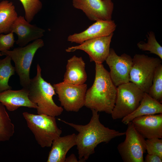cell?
Listing matches in <instances>:
<instances>
[{
  "label": "cell",
  "mask_w": 162,
  "mask_h": 162,
  "mask_svg": "<svg viewBox=\"0 0 162 162\" xmlns=\"http://www.w3.org/2000/svg\"><path fill=\"white\" fill-rule=\"evenodd\" d=\"M146 150L148 154H155L162 158V139L154 138L146 140Z\"/></svg>",
  "instance_id": "26"
},
{
  "label": "cell",
  "mask_w": 162,
  "mask_h": 162,
  "mask_svg": "<svg viewBox=\"0 0 162 162\" xmlns=\"http://www.w3.org/2000/svg\"><path fill=\"white\" fill-rule=\"evenodd\" d=\"M53 86L61 106L66 111L77 112L84 106L87 84L75 85L63 81Z\"/></svg>",
  "instance_id": "9"
},
{
  "label": "cell",
  "mask_w": 162,
  "mask_h": 162,
  "mask_svg": "<svg viewBox=\"0 0 162 162\" xmlns=\"http://www.w3.org/2000/svg\"><path fill=\"white\" fill-rule=\"evenodd\" d=\"M131 122L136 130L145 139H162V113L139 116Z\"/></svg>",
  "instance_id": "15"
},
{
  "label": "cell",
  "mask_w": 162,
  "mask_h": 162,
  "mask_svg": "<svg viewBox=\"0 0 162 162\" xmlns=\"http://www.w3.org/2000/svg\"><path fill=\"white\" fill-rule=\"evenodd\" d=\"M92 115L89 122L85 125L77 124L58 119V120L74 128L76 135V145L79 162L85 161L94 153L95 148L101 142L108 143L112 139L125 134L110 129L102 124L99 115L96 111L92 110Z\"/></svg>",
  "instance_id": "1"
},
{
  "label": "cell",
  "mask_w": 162,
  "mask_h": 162,
  "mask_svg": "<svg viewBox=\"0 0 162 162\" xmlns=\"http://www.w3.org/2000/svg\"><path fill=\"white\" fill-rule=\"evenodd\" d=\"M11 60L9 56L0 59V93L12 88L8 84V82L10 77L15 74V70Z\"/></svg>",
  "instance_id": "22"
},
{
  "label": "cell",
  "mask_w": 162,
  "mask_h": 162,
  "mask_svg": "<svg viewBox=\"0 0 162 162\" xmlns=\"http://www.w3.org/2000/svg\"><path fill=\"white\" fill-rule=\"evenodd\" d=\"M25 11V18L30 23L41 10L43 5L40 0H19Z\"/></svg>",
  "instance_id": "25"
},
{
  "label": "cell",
  "mask_w": 162,
  "mask_h": 162,
  "mask_svg": "<svg viewBox=\"0 0 162 162\" xmlns=\"http://www.w3.org/2000/svg\"><path fill=\"white\" fill-rule=\"evenodd\" d=\"M105 61L110 69V78L116 87L130 82V73L133 61L130 55L124 53L119 56L113 49L110 48Z\"/></svg>",
  "instance_id": "10"
},
{
  "label": "cell",
  "mask_w": 162,
  "mask_h": 162,
  "mask_svg": "<svg viewBox=\"0 0 162 162\" xmlns=\"http://www.w3.org/2000/svg\"><path fill=\"white\" fill-rule=\"evenodd\" d=\"M161 59L143 54H136L132 58L130 81L144 93H148L155 71L161 64Z\"/></svg>",
  "instance_id": "6"
},
{
  "label": "cell",
  "mask_w": 162,
  "mask_h": 162,
  "mask_svg": "<svg viewBox=\"0 0 162 162\" xmlns=\"http://www.w3.org/2000/svg\"><path fill=\"white\" fill-rule=\"evenodd\" d=\"M127 125L125 139L118 145V150L124 162H144L145 139L136 130L131 122Z\"/></svg>",
  "instance_id": "8"
},
{
  "label": "cell",
  "mask_w": 162,
  "mask_h": 162,
  "mask_svg": "<svg viewBox=\"0 0 162 162\" xmlns=\"http://www.w3.org/2000/svg\"><path fill=\"white\" fill-rule=\"evenodd\" d=\"M144 93L130 82L118 86L115 105L111 114L112 119L122 118L134 111L140 105Z\"/></svg>",
  "instance_id": "7"
},
{
  "label": "cell",
  "mask_w": 162,
  "mask_h": 162,
  "mask_svg": "<svg viewBox=\"0 0 162 162\" xmlns=\"http://www.w3.org/2000/svg\"><path fill=\"white\" fill-rule=\"evenodd\" d=\"M113 35V33L108 36L86 40L78 45L68 47L66 51L70 52L82 50L88 55L90 62L102 63L109 54Z\"/></svg>",
  "instance_id": "11"
},
{
  "label": "cell",
  "mask_w": 162,
  "mask_h": 162,
  "mask_svg": "<svg viewBox=\"0 0 162 162\" xmlns=\"http://www.w3.org/2000/svg\"><path fill=\"white\" fill-rule=\"evenodd\" d=\"M72 4L91 21L112 20L114 9L112 0H73Z\"/></svg>",
  "instance_id": "12"
},
{
  "label": "cell",
  "mask_w": 162,
  "mask_h": 162,
  "mask_svg": "<svg viewBox=\"0 0 162 162\" xmlns=\"http://www.w3.org/2000/svg\"><path fill=\"white\" fill-rule=\"evenodd\" d=\"M44 46V41L40 38L24 46L0 52V56H9L14 62L15 70L22 87L28 88L31 79L30 68L34 57L38 50Z\"/></svg>",
  "instance_id": "5"
},
{
  "label": "cell",
  "mask_w": 162,
  "mask_h": 162,
  "mask_svg": "<svg viewBox=\"0 0 162 162\" xmlns=\"http://www.w3.org/2000/svg\"><path fill=\"white\" fill-rule=\"evenodd\" d=\"M41 69L40 65H37L36 75L31 79L28 88V97L32 103L37 106L38 114H45L57 116L62 113L63 109L57 105L53 97L56 94L54 88L42 76Z\"/></svg>",
  "instance_id": "3"
},
{
  "label": "cell",
  "mask_w": 162,
  "mask_h": 162,
  "mask_svg": "<svg viewBox=\"0 0 162 162\" xmlns=\"http://www.w3.org/2000/svg\"><path fill=\"white\" fill-rule=\"evenodd\" d=\"M18 16L13 3L8 0L0 2V34L10 32L11 28Z\"/></svg>",
  "instance_id": "20"
},
{
  "label": "cell",
  "mask_w": 162,
  "mask_h": 162,
  "mask_svg": "<svg viewBox=\"0 0 162 162\" xmlns=\"http://www.w3.org/2000/svg\"><path fill=\"white\" fill-rule=\"evenodd\" d=\"M28 88H23L17 90L9 89L0 93V102L10 111L17 110L20 107L36 109L37 106L28 97Z\"/></svg>",
  "instance_id": "16"
},
{
  "label": "cell",
  "mask_w": 162,
  "mask_h": 162,
  "mask_svg": "<svg viewBox=\"0 0 162 162\" xmlns=\"http://www.w3.org/2000/svg\"><path fill=\"white\" fill-rule=\"evenodd\" d=\"M14 131V125L4 106L0 102V142L9 140Z\"/></svg>",
  "instance_id": "21"
},
{
  "label": "cell",
  "mask_w": 162,
  "mask_h": 162,
  "mask_svg": "<svg viewBox=\"0 0 162 162\" xmlns=\"http://www.w3.org/2000/svg\"><path fill=\"white\" fill-rule=\"evenodd\" d=\"M152 98L160 103L162 102V65L157 67L153 76L152 84L148 93Z\"/></svg>",
  "instance_id": "23"
},
{
  "label": "cell",
  "mask_w": 162,
  "mask_h": 162,
  "mask_svg": "<svg viewBox=\"0 0 162 162\" xmlns=\"http://www.w3.org/2000/svg\"><path fill=\"white\" fill-rule=\"evenodd\" d=\"M15 42L14 33L10 32L5 34H0V52L9 50Z\"/></svg>",
  "instance_id": "27"
},
{
  "label": "cell",
  "mask_w": 162,
  "mask_h": 162,
  "mask_svg": "<svg viewBox=\"0 0 162 162\" xmlns=\"http://www.w3.org/2000/svg\"><path fill=\"white\" fill-rule=\"evenodd\" d=\"M74 133L59 136L54 140L49 153L47 162H65L68 151L76 145Z\"/></svg>",
  "instance_id": "17"
},
{
  "label": "cell",
  "mask_w": 162,
  "mask_h": 162,
  "mask_svg": "<svg viewBox=\"0 0 162 162\" xmlns=\"http://www.w3.org/2000/svg\"><path fill=\"white\" fill-rule=\"evenodd\" d=\"M75 155L72 154L66 158L65 162H79Z\"/></svg>",
  "instance_id": "29"
},
{
  "label": "cell",
  "mask_w": 162,
  "mask_h": 162,
  "mask_svg": "<svg viewBox=\"0 0 162 162\" xmlns=\"http://www.w3.org/2000/svg\"><path fill=\"white\" fill-rule=\"evenodd\" d=\"M95 64L94 82L87 90L84 106L98 112L111 114L116 101L117 87L102 63Z\"/></svg>",
  "instance_id": "2"
},
{
  "label": "cell",
  "mask_w": 162,
  "mask_h": 162,
  "mask_svg": "<svg viewBox=\"0 0 162 162\" xmlns=\"http://www.w3.org/2000/svg\"><path fill=\"white\" fill-rule=\"evenodd\" d=\"M144 162H162V158L156 155L147 154L145 157Z\"/></svg>",
  "instance_id": "28"
},
{
  "label": "cell",
  "mask_w": 162,
  "mask_h": 162,
  "mask_svg": "<svg viewBox=\"0 0 162 162\" xmlns=\"http://www.w3.org/2000/svg\"><path fill=\"white\" fill-rule=\"evenodd\" d=\"M162 113V104L144 93L138 107L130 114L122 118V122L127 125L135 118L139 116Z\"/></svg>",
  "instance_id": "19"
},
{
  "label": "cell",
  "mask_w": 162,
  "mask_h": 162,
  "mask_svg": "<svg viewBox=\"0 0 162 162\" xmlns=\"http://www.w3.org/2000/svg\"><path fill=\"white\" fill-rule=\"evenodd\" d=\"M22 115L37 143L42 148L51 147L53 141L62 133L57 126L55 117L26 112H23Z\"/></svg>",
  "instance_id": "4"
},
{
  "label": "cell",
  "mask_w": 162,
  "mask_h": 162,
  "mask_svg": "<svg viewBox=\"0 0 162 162\" xmlns=\"http://www.w3.org/2000/svg\"><path fill=\"white\" fill-rule=\"evenodd\" d=\"M45 32L44 29L31 24L22 16H18L10 30V32L17 35L18 38L16 44L20 47L24 46L29 42L41 38Z\"/></svg>",
  "instance_id": "14"
},
{
  "label": "cell",
  "mask_w": 162,
  "mask_h": 162,
  "mask_svg": "<svg viewBox=\"0 0 162 162\" xmlns=\"http://www.w3.org/2000/svg\"><path fill=\"white\" fill-rule=\"evenodd\" d=\"M148 41L147 43L140 42L137 46L140 50L149 51L151 53L157 55L162 59V47L157 40L154 32L150 31L148 33Z\"/></svg>",
  "instance_id": "24"
},
{
  "label": "cell",
  "mask_w": 162,
  "mask_h": 162,
  "mask_svg": "<svg viewBox=\"0 0 162 162\" xmlns=\"http://www.w3.org/2000/svg\"><path fill=\"white\" fill-rule=\"evenodd\" d=\"M116 27L114 21L112 20L97 21L83 31L69 35L67 40L80 44L87 40L109 36L113 33Z\"/></svg>",
  "instance_id": "13"
},
{
  "label": "cell",
  "mask_w": 162,
  "mask_h": 162,
  "mask_svg": "<svg viewBox=\"0 0 162 162\" xmlns=\"http://www.w3.org/2000/svg\"><path fill=\"white\" fill-rule=\"evenodd\" d=\"M85 65L81 57L74 55L68 59L63 81L75 85L85 83L87 79Z\"/></svg>",
  "instance_id": "18"
}]
</instances>
